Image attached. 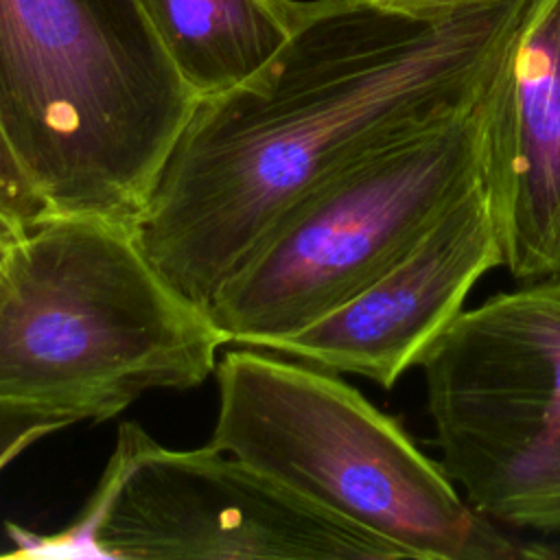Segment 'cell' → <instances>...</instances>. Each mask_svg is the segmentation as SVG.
Instances as JSON below:
<instances>
[{"label":"cell","instance_id":"6da1fadb","mask_svg":"<svg viewBox=\"0 0 560 560\" xmlns=\"http://www.w3.org/2000/svg\"><path fill=\"white\" fill-rule=\"evenodd\" d=\"M527 0H311L241 85L199 98L133 234L203 313L280 217L357 158L475 109Z\"/></svg>","mask_w":560,"mask_h":560},{"label":"cell","instance_id":"7a4b0ae2","mask_svg":"<svg viewBox=\"0 0 560 560\" xmlns=\"http://www.w3.org/2000/svg\"><path fill=\"white\" fill-rule=\"evenodd\" d=\"M197 101L138 0H0V131L48 214L133 225Z\"/></svg>","mask_w":560,"mask_h":560},{"label":"cell","instance_id":"3957f363","mask_svg":"<svg viewBox=\"0 0 560 560\" xmlns=\"http://www.w3.org/2000/svg\"><path fill=\"white\" fill-rule=\"evenodd\" d=\"M221 346L127 223L46 214L0 258V400L101 422L201 385Z\"/></svg>","mask_w":560,"mask_h":560},{"label":"cell","instance_id":"277c9868","mask_svg":"<svg viewBox=\"0 0 560 560\" xmlns=\"http://www.w3.org/2000/svg\"><path fill=\"white\" fill-rule=\"evenodd\" d=\"M210 446L416 560L547 556L503 534L405 429L337 372L245 346L214 370Z\"/></svg>","mask_w":560,"mask_h":560},{"label":"cell","instance_id":"5b68a950","mask_svg":"<svg viewBox=\"0 0 560 560\" xmlns=\"http://www.w3.org/2000/svg\"><path fill=\"white\" fill-rule=\"evenodd\" d=\"M483 118L486 98L298 199L206 311L223 341L273 350L374 282L481 182Z\"/></svg>","mask_w":560,"mask_h":560},{"label":"cell","instance_id":"8992f818","mask_svg":"<svg viewBox=\"0 0 560 560\" xmlns=\"http://www.w3.org/2000/svg\"><path fill=\"white\" fill-rule=\"evenodd\" d=\"M418 368L464 499L494 523L560 534V278L462 311Z\"/></svg>","mask_w":560,"mask_h":560},{"label":"cell","instance_id":"52a82bcc","mask_svg":"<svg viewBox=\"0 0 560 560\" xmlns=\"http://www.w3.org/2000/svg\"><path fill=\"white\" fill-rule=\"evenodd\" d=\"M63 545L120 560H394V542L212 448H166L122 422Z\"/></svg>","mask_w":560,"mask_h":560},{"label":"cell","instance_id":"ba28073f","mask_svg":"<svg viewBox=\"0 0 560 560\" xmlns=\"http://www.w3.org/2000/svg\"><path fill=\"white\" fill-rule=\"evenodd\" d=\"M499 265L501 247L479 182L374 282L273 350L389 389Z\"/></svg>","mask_w":560,"mask_h":560},{"label":"cell","instance_id":"9c48e42d","mask_svg":"<svg viewBox=\"0 0 560 560\" xmlns=\"http://www.w3.org/2000/svg\"><path fill=\"white\" fill-rule=\"evenodd\" d=\"M481 188L501 267L560 278V0H527L486 96Z\"/></svg>","mask_w":560,"mask_h":560},{"label":"cell","instance_id":"30bf717a","mask_svg":"<svg viewBox=\"0 0 560 560\" xmlns=\"http://www.w3.org/2000/svg\"><path fill=\"white\" fill-rule=\"evenodd\" d=\"M184 83L223 94L256 74L293 35L311 2L138 0Z\"/></svg>","mask_w":560,"mask_h":560},{"label":"cell","instance_id":"8fae6325","mask_svg":"<svg viewBox=\"0 0 560 560\" xmlns=\"http://www.w3.org/2000/svg\"><path fill=\"white\" fill-rule=\"evenodd\" d=\"M77 422L63 411L0 400V470L37 440Z\"/></svg>","mask_w":560,"mask_h":560},{"label":"cell","instance_id":"7c38bea8","mask_svg":"<svg viewBox=\"0 0 560 560\" xmlns=\"http://www.w3.org/2000/svg\"><path fill=\"white\" fill-rule=\"evenodd\" d=\"M48 214L46 203L15 162L0 131V217L26 232Z\"/></svg>","mask_w":560,"mask_h":560},{"label":"cell","instance_id":"4fadbf2b","mask_svg":"<svg viewBox=\"0 0 560 560\" xmlns=\"http://www.w3.org/2000/svg\"><path fill=\"white\" fill-rule=\"evenodd\" d=\"M24 232L20 228H15L11 221H7L4 217H0V258L7 254V249L13 245V241L18 236H22Z\"/></svg>","mask_w":560,"mask_h":560},{"label":"cell","instance_id":"5bb4252c","mask_svg":"<svg viewBox=\"0 0 560 560\" xmlns=\"http://www.w3.org/2000/svg\"><path fill=\"white\" fill-rule=\"evenodd\" d=\"M383 7H398V9H420V7H433L448 0H374Z\"/></svg>","mask_w":560,"mask_h":560}]
</instances>
